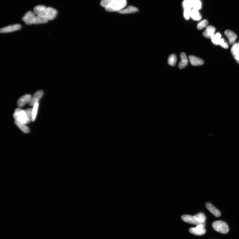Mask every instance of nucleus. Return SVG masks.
<instances>
[{
	"label": "nucleus",
	"mask_w": 239,
	"mask_h": 239,
	"mask_svg": "<svg viewBox=\"0 0 239 239\" xmlns=\"http://www.w3.org/2000/svg\"><path fill=\"white\" fill-rule=\"evenodd\" d=\"M193 0H184L182 2L183 9L186 8H192V5Z\"/></svg>",
	"instance_id": "obj_27"
},
{
	"label": "nucleus",
	"mask_w": 239,
	"mask_h": 239,
	"mask_svg": "<svg viewBox=\"0 0 239 239\" xmlns=\"http://www.w3.org/2000/svg\"><path fill=\"white\" fill-rule=\"evenodd\" d=\"M36 16L35 13L31 11L27 12L22 18V20L27 25L35 24Z\"/></svg>",
	"instance_id": "obj_6"
},
{
	"label": "nucleus",
	"mask_w": 239,
	"mask_h": 239,
	"mask_svg": "<svg viewBox=\"0 0 239 239\" xmlns=\"http://www.w3.org/2000/svg\"><path fill=\"white\" fill-rule=\"evenodd\" d=\"M238 46H239V43H238Z\"/></svg>",
	"instance_id": "obj_32"
},
{
	"label": "nucleus",
	"mask_w": 239,
	"mask_h": 239,
	"mask_svg": "<svg viewBox=\"0 0 239 239\" xmlns=\"http://www.w3.org/2000/svg\"><path fill=\"white\" fill-rule=\"evenodd\" d=\"M214 229L218 233L226 234L229 231V228L227 224L221 221H215L212 224Z\"/></svg>",
	"instance_id": "obj_2"
},
{
	"label": "nucleus",
	"mask_w": 239,
	"mask_h": 239,
	"mask_svg": "<svg viewBox=\"0 0 239 239\" xmlns=\"http://www.w3.org/2000/svg\"><path fill=\"white\" fill-rule=\"evenodd\" d=\"M138 11V9L137 8L133 6H129L127 8L121 10V11L118 12L120 14H128L134 13Z\"/></svg>",
	"instance_id": "obj_20"
},
{
	"label": "nucleus",
	"mask_w": 239,
	"mask_h": 239,
	"mask_svg": "<svg viewBox=\"0 0 239 239\" xmlns=\"http://www.w3.org/2000/svg\"><path fill=\"white\" fill-rule=\"evenodd\" d=\"M48 22V20L44 16L36 15L35 24H44Z\"/></svg>",
	"instance_id": "obj_24"
},
{
	"label": "nucleus",
	"mask_w": 239,
	"mask_h": 239,
	"mask_svg": "<svg viewBox=\"0 0 239 239\" xmlns=\"http://www.w3.org/2000/svg\"><path fill=\"white\" fill-rule=\"evenodd\" d=\"M25 111L27 120H28V124L31 121H32V109H27Z\"/></svg>",
	"instance_id": "obj_30"
},
{
	"label": "nucleus",
	"mask_w": 239,
	"mask_h": 239,
	"mask_svg": "<svg viewBox=\"0 0 239 239\" xmlns=\"http://www.w3.org/2000/svg\"><path fill=\"white\" fill-rule=\"evenodd\" d=\"M183 15L184 18L186 20H188L190 18L192 8H186L184 9Z\"/></svg>",
	"instance_id": "obj_28"
},
{
	"label": "nucleus",
	"mask_w": 239,
	"mask_h": 239,
	"mask_svg": "<svg viewBox=\"0 0 239 239\" xmlns=\"http://www.w3.org/2000/svg\"><path fill=\"white\" fill-rule=\"evenodd\" d=\"M221 34L219 33H217L211 39L212 43L216 45H219L221 40Z\"/></svg>",
	"instance_id": "obj_22"
},
{
	"label": "nucleus",
	"mask_w": 239,
	"mask_h": 239,
	"mask_svg": "<svg viewBox=\"0 0 239 239\" xmlns=\"http://www.w3.org/2000/svg\"><path fill=\"white\" fill-rule=\"evenodd\" d=\"M44 94V92L42 90H39L37 91L32 97L31 100L29 102V105L30 106H33L36 102L38 101L42 97Z\"/></svg>",
	"instance_id": "obj_9"
},
{
	"label": "nucleus",
	"mask_w": 239,
	"mask_h": 239,
	"mask_svg": "<svg viewBox=\"0 0 239 239\" xmlns=\"http://www.w3.org/2000/svg\"><path fill=\"white\" fill-rule=\"evenodd\" d=\"M32 97L30 94H26L20 97L18 101V105L19 107H22L26 104L29 103Z\"/></svg>",
	"instance_id": "obj_10"
},
{
	"label": "nucleus",
	"mask_w": 239,
	"mask_h": 239,
	"mask_svg": "<svg viewBox=\"0 0 239 239\" xmlns=\"http://www.w3.org/2000/svg\"><path fill=\"white\" fill-rule=\"evenodd\" d=\"M219 45L224 49H227L228 47V43L225 41L224 38H221Z\"/></svg>",
	"instance_id": "obj_31"
},
{
	"label": "nucleus",
	"mask_w": 239,
	"mask_h": 239,
	"mask_svg": "<svg viewBox=\"0 0 239 239\" xmlns=\"http://www.w3.org/2000/svg\"><path fill=\"white\" fill-rule=\"evenodd\" d=\"M21 28V25L19 24L12 25L3 27L0 30L1 33H8L16 31L20 29Z\"/></svg>",
	"instance_id": "obj_8"
},
{
	"label": "nucleus",
	"mask_w": 239,
	"mask_h": 239,
	"mask_svg": "<svg viewBox=\"0 0 239 239\" xmlns=\"http://www.w3.org/2000/svg\"><path fill=\"white\" fill-rule=\"evenodd\" d=\"M126 5H127L126 0H117L111 8H106L105 9L109 12H119L125 8Z\"/></svg>",
	"instance_id": "obj_4"
},
{
	"label": "nucleus",
	"mask_w": 239,
	"mask_h": 239,
	"mask_svg": "<svg viewBox=\"0 0 239 239\" xmlns=\"http://www.w3.org/2000/svg\"><path fill=\"white\" fill-rule=\"evenodd\" d=\"M205 226V224H199L197 225L195 228H190L189 231L191 234L198 236H202L206 233Z\"/></svg>",
	"instance_id": "obj_5"
},
{
	"label": "nucleus",
	"mask_w": 239,
	"mask_h": 239,
	"mask_svg": "<svg viewBox=\"0 0 239 239\" xmlns=\"http://www.w3.org/2000/svg\"><path fill=\"white\" fill-rule=\"evenodd\" d=\"M190 17L193 20L197 21H200L202 18V16L198 11L194 9L191 10Z\"/></svg>",
	"instance_id": "obj_19"
},
{
	"label": "nucleus",
	"mask_w": 239,
	"mask_h": 239,
	"mask_svg": "<svg viewBox=\"0 0 239 239\" xmlns=\"http://www.w3.org/2000/svg\"><path fill=\"white\" fill-rule=\"evenodd\" d=\"M202 8V3L200 0H193L192 8L199 11Z\"/></svg>",
	"instance_id": "obj_25"
},
{
	"label": "nucleus",
	"mask_w": 239,
	"mask_h": 239,
	"mask_svg": "<svg viewBox=\"0 0 239 239\" xmlns=\"http://www.w3.org/2000/svg\"><path fill=\"white\" fill-rule=\"evenodd\" d=\"M231 51L237 62L239 61V47L238 43H235L231 48Z\"/></svg>",
	"instance_id": "obj_16"
},
{
	"label": "nucleus",
	"mask_w": 239,
	"mask_h": 239,
	"mask_svg": "<svg viewBox=\"0 0 239 239\" xmlns=\"http://www.w3.org/2000/svg\"><path fill=\"white\" fill-rule=\"evenodd\" d=\"M13 117L15 121L24 124H28V120L25 110L19 108L16 109L13 114Z\"/></svg>",
	"instance_id": "obj_3"
},
{
	"label": "nucleus",
	"mask_w": 239,
	"mask_h": 239,
	"mask_svg": "<svg viewBox=\"0 0 239 239\" xmlns=\"http://www.w3.org/2000/svg\"><path fill=\"white\" fill-rule=\"evenodd\" d=\"M39 104L38 102L36 103L34 105L32 109V121H34L35 120L36 117L37 113L39 107Z\"/></svg>",
	"instance_id": "obj_26"
},
{
	"label": "nucleus",
	"mask_w": 239,
	"mask_h": 239,
	"mask_svg": "<svg viewBox=\"0 0 239 239\" xmlns=\"http://www.w3.org/2000/svg\"><path fill=\"white\" fill-rule=\"evenodd\" d=\"M182 219L185 222L197 226L199 224H205L206 217L203 213H200L194 216L187 214L183 215Z\"/></svg>",
	"instance_id": "obj_1"
},
{
	"label": "nucleus",
	"mask_w": 239,
	"mask_h": 239,
	"mask_svg": "<svg viewBox=\"0 0 239 239\" xmlns=\"http://www.w3.org/2000/svg\"><path fill=\"white\" fill-rule=\"evenodd\" d=\"M206 207L207 209L214 216L216 217H218L221 216V213L220 211L214 207L213 205L209 202H207L206 204Z\"/></svg>",
	"instance_id": "obj_13"
},
{
	"label": "nucleus",
	"mask_w": 239,
	"mask_h": 239,
	"mask_svg": "<svg viewBox=\"0 0 239 239\" xmlns=\"http://www.w3.org/2000/svg\"><path fill=\"white\" fill-rule=\"evenodd\" d=\"M177 58L175 54H171L169 57L168 62L169 65L174 66L176 64Z\"/></svg>",
	"instance_id": "obj_23"
},
{
	"label": "nucleus",
	"mask_w": 239,
	"mask_h": 239,
	"mask_svg": "<svg viewBox=\"0 0 239 239\" xmlns=\"http://www.w3.org/2000/svg\"><path fill=\"white\" fill-rule=\"evenodd\" d=\"M57 14V10L51 7L47 8L44 15V16L48 21L52 20L55 18Z\"/></svg>",
	"instance_id": "obj_7"
},
{
	"label": "nucleus",
	"mask_w": 239,
	"mask_h": 239,
	"mask_svg": "<svg viewBox=\"0 0 239 239\" xmlns=\"http://www.w3.org/2000/svg\"><path fill=\"white\" fill-rule=\"evenodd\" d=\"M216 29L213 26H209L207 27L203 33V36L208 39H211L215 34Z\"/></svg>",
	"instance_id": "obj_11"
},
{
	"label": "nucleus",
	"mask_w": 239,
	"mask_h": 239,
	"mask_svg": "<svg viewBox=\"0 0 239 239\" xmlns=\"http://www.w3.org/2000/svg\"><path fill=\"white\" fill-rule=\"evenodd\" d=\"M15 123L24 133H28L30 132V129L29 128L25 125V124L22 123H20L16 121H15Z\"/></svg>",
	"instance_id": "obj_21"
},
{
	"label": "nucleus",
	"mask_w": 239,
	"mask_h": 239,
	"mask_svg": "<svg viewBox=\"0 0 239 239\" xmlns=\"http://www.w3.org/2000/svg\"><path fill=\"white\" fill-rule=\"evenodd\" d=\"M181 61L179 64L178 67L179 69H182L185 67L188 64V60L185 53H182L180 54Z\"/></svg>",
	"instance_id": "obj_15"
},
{
	"label": "nucleus",
	"mask_w": 239,
	"mask_h": 239,
	"mask_svg": "<svg viewBox=\"0 0 239 239\" xmlns=\"http://www.w3.org/2000/svg\"><path fill=\"white\" fill-rule=\"evenodd\" d=\"M45 6L40 5L36 6L34 8V13L36 15H43L46 8Z\"/></svg>",
	"instance_id": "obj_17"
},
{
	"label": "nucleus",
	"mask_w": 239,
	"mask_h": 239,
	"mask_svg": "<svg viewBox=\"0 0 239 239\" xmlns=\"http://www.w3.org/2000/svg\"><path fill=\"white\" fill-rule=\"evenodd\" d=\"M189 60L191 64L193 66H201L204 64V61L202 60L195 56H190Z\"/></svg>",
	"instance_id": "obj_14"
},
{
	"label": "nucleus",
	"mask_w": 239,
	"mask_h": 239,
	"mask_svg": "<svg viewBox=\"0 0 239 239\" xmlns=\"http://www.w3.org/2000/svg\"><path fill=\"white\" fill-rule=\"evenodd\" d=\"M117 0H102L101 5L106 8H110L113 5Z\"/></svg>",
	"instance_id": "obj_18"
},
{
	"label": "nucleus",
	"mask_w": 239,
	"mask_h": 239,
	"mask_svg": "<svg viewBox=\"0 0 239 239\" xmlns=\"http://www.w3.org/2000/svg\"><path fill=\"white\" fill-rule=\"evenodd\" d=\"M208 24L207 20H204L198 24L197 28L198 30H202L206 27Z\"/></svg>",
	"instance_id": "obj_29"
},
{
	"label": "nucleus",
	"mask_w": 239,
	"mask_h": 239,
	"mask_svg": "<svg viewBox=\"0 0 239 239\" xmlns=\"http://www.w3.org/2000/svg\"><path fill=\"white\" fill-rule=\"evenodd\" d=\"M225 35L227 37L231 45H234L237 38V36L234 32L230 30H226L224 32Z\"/></svg>",
	"instance_id": "obj_12"
}]
</instances>
